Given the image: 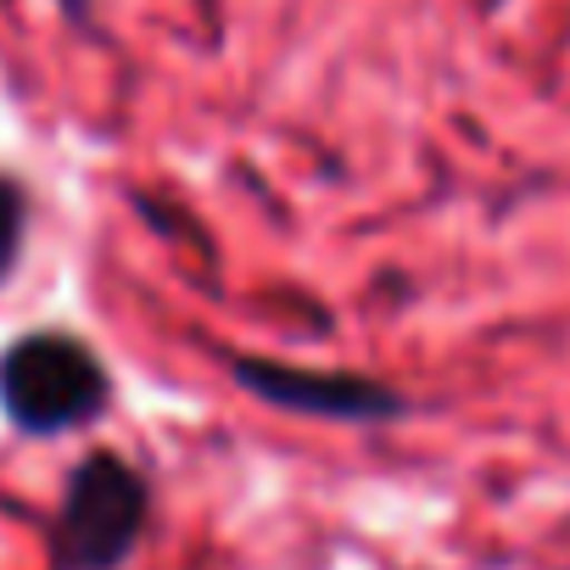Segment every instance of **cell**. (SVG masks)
<instances>
[{"instance_id":"cell-1","label":"cell","mask_w":570,"mask_h":570,"mask_svg":"<svg viewBox=\"0 0 570 570\" xmlns=\"http://www.w3.org/2000/svg\"><path fill=\"white\" fill-rule=\"evenodd\" d=\"M112 409L101 353L73 331H23L0 347V414L23 436H73Z\"/></svg>"},{"instance_id":"cell-2","label":"cell","mask_w":570,"mask_h":570,"mask_svg":"<svg viewBox=\"0 0 570 570\" xmlns=\"http://www.w3.org/2000/svg\"><path fill=\"white\" fill-rule=\"evenodd\" d=\"M151 525V481L96 448L85 453L68 481H62V503H57V525H51V564L57 570H124Z\"/></svg>"},{"instance_id":"cell-3","label":"cell","mask_w":570,"mask_h":570,"mask_svg":"<svg viewBox=\"0 0 570 570\" xmlns=\"http://www.w3.org/2000/svg\"><path fill=\"white\" fill-rule=\"evenodd\" d=\"M224 370L246 397L285 414L325 420V425H397L414 414L403 386L358 375V370H303V364H279L257 353H229Z\"/></svg>"},{"instance_id":"cell-4","label":"cell","mask_w":570,"mask_h":570,"mask_svg":"<svg viewBox=\"0 0 570 570\" xmlns=\"http://www.w3.org/2000/svg\"><path fill=\"white\" fill-rule=\"evenodd\" d=\"M29 218H35V196L18 174L0 168V285H7L23 263V246H29Z\"/></svg>"},{"instance_id":"cell-5","label":"cell","mask_w":570,"mask_h":570,"mask_svg":"<svg viewBox=\"0 0 570 570\" xmlns=\"http://www.w3.org/2000/svg\"><path fill=\"white\" fill-rule=\"evenodd\" d=\"M57 12H62L73 29H85V23H90V12H96V0H57Z\"/></svg>"},{"instance_id":"cell-6","label":"cell","mask_w":570,"mask_h":570,"mask_svg":"<svg viewBox=\"0 0 570 570\" xmlns=\"http://www.w3.org/2000/svg\"><path fill=\"white\" fill-rule=\"evenodd\" d=\"M498 7H503V0H487V12H498Z\"/></svg>"}]
</instances>
